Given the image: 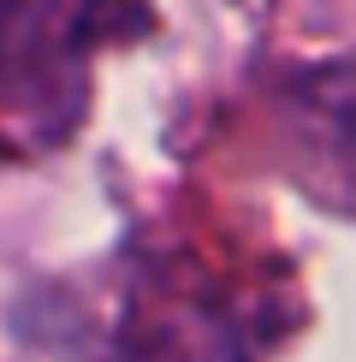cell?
<instances>
[{
	"label": "cell",
	"mask_w": 356,
	"mask_h": 362,
	"mask_svg": "<svg viewBox=\"0 0 356 362\" xmlns=\"http://www.w3.org/2000/svg\"><path fill=\"white\" fill-rule=\"evenodd\" d=\"M101 0H0V137L66 131Z\"/></svg>",
	"instance_id": "obj_1"
}]
</instances>
